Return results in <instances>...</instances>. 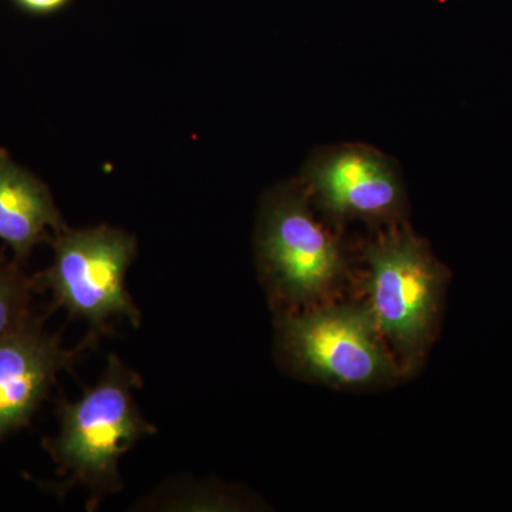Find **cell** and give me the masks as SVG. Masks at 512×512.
<instances>
[{
  "label": "cell",
  "mask_w": 512,
  "mask_h": 512,
  "mask_svg": "<svg viewBox=\"0 0 512 512\" xmlns=\"http://www.w3.org/2000/svg\"><path fill=\"white\" fill-rule=\"evenodd\" d=\"M141 380L116 355H110L103 376L76 402L59 409L60 430L46 441L66 484L83 485L94 493H116L123 488L121 457L144 437L156 434L134 400Z\"/></svg>",
  "instance_id": "cell-1"
},
{
  "label": "cell",
  "mask_w": 512,
  "mask_h": 512,
  "mask_svg": "<svg viewBox=\"0 0 512 512\" xmlns=\"http://www.w3.org/2000/svg\"><path fill=\"white\" fill-rule=\"evenodd\" d=\"M50 244L55 258L33 279L36 288L49 289L57 305L94 329H103L113 318L140 325V311L126 288L127 271L137 254L133 235L109 225L66 228Z\"/></svg>",
  "instance_id": "cell-2"
},
{
  "label": "cell",
  "mask_w": 512,
  "mask_h": 512,
  "mask_svg": "<svg viewBox=\"0 0 512 512\" xmlns=\"http://www.w3.org/2000/svg\"><path fill=\"white\" fill-rule=\"evenodd\" d=\"M367 313L407 359L420 356L439 315L446 272L409 229L367 249Z\"/></svg>",
  "instance_id": "cell-3"
},
{
  "label": "cell",
  "mask_w": 512,
  "mask_h": 512,
  "mask_svg": "<svg viewBox=\"0 0 512 512\" xmlns=\"http://www.w3.org/2000/svg\"><path fill=\"white\" fill-rule=\"evenodd\" d=\"M258 256L272 291L291 303L316 301L338 284L345 271L335 239L292 188H279L266 200Z\"/></svg>",
  "instance_id": "cell-4"
},
{
  "label": "cell",
  "mask_w": 512,
  "mask_h": 512,
  "mask_svg": "<svg viewBox=\"0 0 512 512\" xmlns=\"http://www.w3.org/2000/svg\"><path fill=\"white\" fill-rule=\"evenodd\" d=\"M282 349L306 376L338 386L390 379L396 367L366 309L328 308L279 320Z\"/></svg>",
  "instance_id": "cell-5"
},
{
  "label": "cell",
  "mask_w": 512,
  "mask_h": 512,
  "mask_svg": "<svg viewBox=\"0 0 512 512\" xmlns=\"http://www.w3.org/2000/svg\"><path fill=\"white\" fill-rule=\"evenodd\" d=\"M86 346L64 349L32 315L0 340V441L28 426L57 375Z\"/></svg>",
  "instance_id": "cell-6"
},
{
  "label": "cell",
  "mask_w": 512,
  "mask_h": 512,
  "mask_svg": "<svg viewBox=\"0 0 512 512\" xmlns=\"http://www.w3.org/2000/svg\"><path fill=\"white\" fill-rule=\"evenodd\" d=\"M309 183L330 214L339 218H390L399 214L403 190L387 158L365 147H342L309 168Z\"/></svg>",
  "instance_id": "cell-7"
},
{
  "label": "cell",
  "mask_w": 512,
  "mask_h": 512,
  "mask_svg": "<svg viewBox=\"0 0 512 512\" xmlns=\"http://www.w3.org/2000/svg\"><path fill=\"white\" fill-rule=\"evenodd\" d=\"M49 188L0 148V239L25 262L33 249L66 229Z\"/></svg>",
  "instance_id": "cell-8"
},
{
  "label": "cell",
  "mask_w": 512,
  "mask_h": 512,
  "mask_svg": "<svg viewBox=\"0 0 512 512\" xmlns=\"http://www.w3.org/2000/svg\"><path fill=\"white\" fill-rule=\"evenodd\" d=\"M35 288V281L20 271L18 262L9 264L0 256V340L32 315Z\"/></svg>",
  "instance_id": "cell-9"
},
{
  "label": "cell",
  "mask_w": 512,
  "mask_h": 512,
  "mask_svg": "<svg viewBox=\"0 0 512 512\" xmlns=\"http://www.w3.org/2000/svg\"><path fill=\"white\" fill-rule=\"evenodd\" d=\"M20 9L32 15L46 16L62 10L70 0H13Z\"/></svg>",
  "instance_id": "cell-10"
}]
</instances>
